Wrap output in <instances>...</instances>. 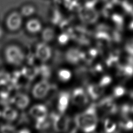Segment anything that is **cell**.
Listing matches in <instances>:
<instances>
[{
	"label": "cell",
	"instance_id": "obj_1",
	"mask_svg": "<svg viewBox=\"0 0 133 133\" xmlns=\"http://www.w3.org/2000/svg\"><path fill=\"white\" fill-rule=\"evenodd\" d=\"M74 118L79 129L86 132H93L98 122L96 105L92 103L83 112L77 114Z\"/></svg>",
	"mask_w": 133,
	"mask_h": 133
},
{
	"label": "cell",
	"instance_id": "obj_2",
	"mask_svg": "<svg viewBox=\"0 0 133 133\" xmlns=\"http://www.w3.org/2000/svg\"><path fill=\"white\" fill-rule=\"evenodd\" d=\"M4 56L7 63L14 66L20 65L25 59V55L21 48L13 44L5 48Z\"/></svg>",
	"mask_w": 133,
	"mask_h": 133
},
{
	"label": "cell",
	"instance_id": "obj_3",
	"mask_svg": "<svg viewBox=\"0 0 133 133\" xmlns=\"http://www.w3.org/2000/svg\"><path fill=\"white\" fill-rule=\"evenodd\" d=\"M52 88L49 83L44 79L34 85L32 90V94L35 98L42 99L48 95Z\"/></svg>",
	"mask_w": 133,
	"mask_h": 133
},
{
	"label": "cell",
	"instance_id": "obj_4",
	"mask_svg": "<svg viewBox=\"0 0 133 133\" xmlns=\"http://www.w3.org/2000/svg\"><path fill=\"white\" fill-rule=\"evenodd\" d=\"M22 16L20 12L12 11L10 13L6 20V25L11 31L18 30L22 25Z\"/></svg>",
	"mask_w": 133,
	"mask_h": 133
},
{
	"label": "cell",
	"instance_id": "obj_5",
	"mask_svg": "<svg viewBox=\"0 0 133 133\" xmlns=\"http://www.w3.org/2000/svg\"><path fill=\"white\" fill-rule=\"evenodd\" d=\"M34 55L36 58L45 62L50 59L52 55L51 49L47 43H39L36 46Z\"/></svg>",
	"mask_w": 133,
	"mask_h": 133
},
{
	"label": "cell",
	"instance_id": "obj_6",
	"mask_svg": "<svg viewBox=\"0 0 133 133\" xmlns=\"http://www.w3.org/2000/svg\"><path fill=\"white\" fill-rule=\"evenodd\" d=\"M98 105L101 110L108 114H115L118 111L117 106L111 96H107L102 99Z\"/></svg>",
	"mask_w": 133,
	"mask_h": 133
},
{
	"label": "cell",
	"instance_id": "obj_7",
	"mask_svg": "<svg viewBox=\"0 0 133 133\" xmlns=\"http://www.w3.org/2000/svg\"><path fill=\"white\" fill-rule=\"evenodd\" d=\"M71 99L73 103L77 107H84L88 103V94L81 87L74 89L72 93Z\"/></svg>",
	"mask_w": 133,
	"mask_h": 133
},
{
	"label": "cell",
	"instance_id": "obj_8",
	"mask_svg": "<svg viewBox=\"0 0 133 133\" xmlns=\"http://www.w3.org/2000/svg\"><path fill=\"white\" fill-rule=\"evenodd\" d=\"M69 117L63 115V113L52 114L51 119L54 129L58 132L65 131Z\"/></svg>",
	"mask_w": 133,
	"mask_h": 133
},
{
	"label": "cell",
	"instance_id": "obj_9",
	"mask_svg": "<svg viewBox=\"0 0 133 133\" xmlns=\"http://www.w3.org/2000/svg\"><path fill=\"white\" fill-rule=\"evenodd\" d=\"M29 113L36 122L44 120L48 116L47 108L42 104H37L33 105L30 109Z\"/></svg>",
	"mask_w": 133,
	"mask_h": 133
},
{
	"label": "cell",
	"instance_id": "obj_10",
	"mask_svg": "<svg viewBox=\"0 0 133 133\" xmlns=\"http://www.w3.org/2000/svg\"><path fill=\"white\" fill-rule=\"evenodd\" d=\"M83 51L76 48H70L64 55L65 59L72 64H77L82 60Z\"/></svg>",
	"mask_w": 133,
	"mask_h": 133
},
{
	"label": "cell",
	"instance_id": "obj_11",
	"mask_svg": "<svg viewBox=\"0 0 133 133\" xmlns=\"http://www.w3.org/2000/svg\"><path fill=\"white\" fill-rule=\"evenodd\" d=\"M11 101L18 109L24 110L29 105L30 99L26 94H18L12 98Z\"/></svg>",
	"mask_w": 133,
	"mask_h": 133
},
{
	"label": "cell",
	"instance_id": "obj_12",
	"mask_svg": "<svg viewBox=\"0 0 133 133\" xmlns=\"http://www.w3.org/2000/svg\"><path fill=\"white\" fill-rule=\"evenodd\" d=\"M70 99V94L68 91L61 92L58 97L57 108L60 113H63L67 109L69 101Z\"/></svg>",
	"mask_w": 133,
	"mask_h": 133
},
{
	"label": "cell",
	"instance_id": "obj_13",
	"mask_svg": "<svg viewBox=\"0 0 133 133\" xmlns=\"http://www.w3.org/2000/svg\"><path fill=\"white\" fill-rule=\"evenodd\" d=\"M104 87L99 84H89L87 87V93L92 100H97L103 93Z\"/></svg>",
	"mask_w": 133,
	"mask_h": 133
},
{
	"label": "cell",
	"instance_id": "obj_14",
	"mask_svg": "<svg viewBox=\"0 0 133 133\" xmlns=\"http://www.w3.org/2000/svg\"><path fill=\"white\" fill-rule=\"evenodd\" d=\"M18 115L17 110L10 106H6L1 112V116L9 122L15 121L17 118Z\"/></svg>",
	"mask_w": 133,
	"mask_h": 133
},
{
	"label": "cell",
	"instance_id": "obj_15",
	"mask_svg": "<svg viewBox=\"0 0 133 133\" xmlns=\"http://www.w3.org/2000/svg\"><path fill=\"white\" fill-rule=\"evenodd\" d=\"M118 76L127 78L133 76V66L127 63L124 65L118 64L117 66Z\"/></svg>",
	"mask_w": 133,
	"mask_h": 133
},
{
	"label": "cell",
	"instance_id": "obj_16",
	"mask_svg": "<svg viewBox=\"0 0 133 133\" xmlns=\"http://www.w3.org/2000/svg\"><path fill=\"white\" fill-rule=\"evenodd\" d=\"M92 74L91 69H88V68L85 66H78L75 70L76 77L84 83H87L89 81L90 75Z\"/></svg>",
	"mask_w": 133,
	"mask_h": 133
},
{
	"label": "cell",
	"instance_id": "obj_17",
	"mask_svg": "<svg viewBox=\"0 0 133 133\" xmlns=\"http://www.w3.org/2000/svg\"><path fill=\"white\" fill-rule=\"evenodd\" d=\"M26 29L31 33H37L41 31L42 25L41 21L35 18L29 20L26 23Z\"/></svg>",
	"mask_w": 133,
	"mask_h": 133
},
{
	"label": "cell",
	"instance_id": "obj_18",
	"mask_svg": "<svg viewBox=\"0 0 133 133\" xmlns=\"http://www.w3.org/2000/svg\"><path fill=\"white\" fill-rule=\"evenodd\" d=\"M32 65H29V66L23 68L21 72L23 76L29 79H33L39 74V68Z\"/></svg>",
	"mask_w": 133,
	"mask_h": 133
},
{
	"label": "cell",
	"instance_id": "obj_19",
	"mask_svg": "<svg viewBox=\"0 0 133 133\" xmlns=\"http://www.w3.org/2000/svg\"><path fill=\"white\" fill-rule=\"evenodd\" d=\"M55 37V31L51 28H46L42 32V38L43 42L45 43L51 42Z\"/></svg>",
	"mask_w": 133,
	"mask_h": 133
},
{
	"label": "cell",
	"instance_id": "obj_20",
	"mask_svg": "<svg viewBox=\"0 0 133 133\" xmlns=\"http://www.w3.org/2000/svg\"><path fill=\"white\" fill-rule=\"evenodd\" d=\"M35 11L36 9L33 5L26 4L21 8L20 12L23 17H30L34 15Z\"/></svg>",
	"mask_w": 133,
	"mask_h": 133
},
{
	"label": "cell",
	"instance_id": "obj_21",
	"mask_svg": "<svg viewBox=\"0 0 133 133\" xmlns=\"http://www.w3.org/2000/svg\"><path fill=\"white\" fill-rule=\"evenodd\" d=\"M78 128H79L77 125V123L75 121L74 117V118L69 117L65 131L68 132L73 133V132H76Z\"/></svg>",
	"mask_w": 133,
	"mask_h": 133
},
{
	"label": "cell",
	"instance_id": "obj_22",
	"mask_svg": "<svg viewBox=\"0 0 133 133\" xmlns=\"http://www.w3.org/2000/svg\"><path fill=\"white\" fill-rule=\"evenodd\" d=\"M57 75L59 79L62 82H67L69 81L72 76L71 71L65 69L59 70Z\"/></svg>",
	"mask_w": 133,
	"mask_h": 133
},
{
	"label": "cell",
	"instance_id": "obj_23",
	"mask_svg": "<svg viewBox=\"0 0 133 133\" xmlns=\"http://www.w3.org/2000/svg\"><path fill=\"white\" fill-rule=\"evenodd\" d=\"M116 128V124L111 119H105L104 122V129L107 132H112L115 131Z\"/></svg>",
	"mask_w": 133,
	"mask_h": 133
},
{
	"label": "cell",
	"instance_id": "obj_24",
	"mask_svg": "<svg viewBox=\"0 0 133 133\" xmlns=\"http://www.w3.org/2000/svg\"><path fill=\"white\" fill-rule=\"evenodd\" d=\"M119 126L122 129L126 130H131L133 129V121L128 118H124V119L119 123Z\"/></svg>",
	"mask_w": 133,
	"mask_h": 133
},
{
	"label": "cell",
	"instance_id": "obj_25",
	"mask_svg": "<svg viewBox=\"0 0 133 133\" xmlns=\"http://www.w3.org/2000/svg\"><path fill=\"white\" fill-rule=\"evenodd\" d=\"M51 121L48 120L47 118L44 120L37 121L36 123V128L38 130L46 129L50 127L51 125Z\"/></svg>",
	"mask_w": 133,
	"mask_h": 133
},
{
	"label": "cell",
	"instance_id": "obj_26",
	"mask_svg": "<svg viewBox=\"0 0 133 133\" xmlns=\"http://www.w3.org/2000/svg\"><path fill=\"white\" fill-rule=\"evenodd\" d=\"M126 92L125 88L122 86H117L113 89V96L115 98H119L123 96Z\"/></svg>",
	"mask_w": 133,
	"mask_h": 133
},
{
	"label": "cell",
	"instance_id": "obj_27",
	"mask_svg": "<svg viewBox=\"0 0 133 133\" xmlns=\"http://www.w3.org/2000/svg\"><path fill=\"white\" fill-rule=\"evenodd\" d=\"M124 49L130 56H133V38L128 39L124 46Z\"/></svg>",
	"mask_w": 133,
	"mask_h": 133
},
{
	"label": "cell",
	"instance_id": "obj_28",
	"mask_svg": "<svg viewBox=\"0 0 133 133\" xmlns=\"http://www.w3.org/2000/svg\"><path fill=\"white\" fill-rule=\"evenodd\" d=\"M39 74H41L45 78L49 77L51 74L50 68L46 65H42L41 66L39 67Z\"/></svg>",
	"mask_w": 133,
	"mask_h": 133
},
{
	"label": "cell",
	"instance_id": "obj_29",
	"mask_svg": "<svg viewBox=\"0 0 133 133\" xmlns=\"http://www.w3.org/2000/svg\"><path fill=\"white\" fill-rule=\"evenodd\" d=\"M70 38H71L70 35L68 34L63 32L58 36L57 39L58 43L60 45H65L69 42Z\"/></svg>",
	"mask_w": 133,
	"mask_h": 133
},
{
	"label": "cell",
	"instance_id": "obj_30",
	"mask_svg": "<svg viewBox=\"0 0 133 133\" xmlns=\"http://www.w3.org/2000/svg\"><path fill=\"white\" fill-rule=\"evenodd\" d=\"M112 77L109 75H106L101 77V78L99 81L98 84L101 87H104L110 84L112 82Z\"/></svg>",
	"mask_w": 133,
	"mask_h": 133
},
{
	"label": "cell",
	"instance_id": "obj_31",
	"mask_svg": "<svg viewBox=\"0 0 133 133\" xmlns=\"http://www.w3.org/2000/svg\"><path fill=\"white\" fill-rule=\"evenodd\" d=\"M1 131L3 132H12L15 131V127L9 124H5L1 127Z\"/></svg>",
	"mask_w": 133,
	"mask_h": 133
},
{
	"label": "cell",
	"instance_id": "obj_32",
	"mask_svg": "<svg viewBox=\"0 0 133 133\" xmlns=\"http://www.w3.org/2000/svg\"><path fill=\"white\" fill-rule=\"evenodd\" d=\"M90 69L92 74H96V73L102 72L103 71V67L100 64H97L92 68H91Z\"/></svg>",
	"mask_w": 133,
	"mask_h": 133
},
{
	"label": "cell",
	"instance_id": "obj_33",
	"mask_svg": "<svg viewBox=\"0 0 133 133\" xmlns=\"http://www.w3.org/2000/svg\"><path fill=\"white\" fill-rule=\"evenodd\" d=\"M30 131L29 130H28L27 129H22V130H20V131H19V132H29Z\"/></svg>",
	"mask_w": 133,
	"mask_h": 133
},
{
	"label": "cell",
	"instance_id": "obj_34",
	"mask_svg": "<svg viewBox=\"0 0 133 133\" xmlns=\"http://www.w3.org/2000/svg\"><path fill=\"white\" fill-rule=\"evenodd\" d=\"M3 35V31H2V30L0 28V38L2 37Z\"/></svg>",
	"mask_w": 133,
	"mask_h": 133
},
{
	"label": "cell",
	"instance_id": "obj_35",
	"mask_svg": "<svg viewBox=\"0 0 133 133\" xmlns=\"http://www.w3.org/2000/svg\"><path fill=\"white\" fill-rule=\"evenodd\" d=\"M130 29L131 30H133V23L130 24Z\"/></svg>",
	"mask_w": 133,
	"mask_h": 133
},
{
	"label": "cell",
	"instance_id": "obj_36",
	"mask_svg": "<svg viewBox=\"0 0 133 133\" xmlns=\"http://www.w3.org/2000/svg\"><path fill=\"white\" fill-rule=\"evenodd\" d=\"M131 98H132L133 99V91H131V93H130V95Z\"/></svg>",
	"mask_w": 133,
	"mask_h": 133
},
{
	"label": "cell",
	"instance_id": "obj_37",
	"mask_svg": "<svg viewBox=\"0 0 133 133\" xmlns=\"http://www.w3.org/2000/svg\"><path fill=\"white\" fill-rule=\"evenodd\" d=\"M131 113H133V105H131Z\"/></svg>",
	"mask_w": 133,
	"mask_h": 133
},
{
	"label": "cell",
	"instance_id": "obj_38",
	"mask_svg": "<svg viewBox=\"0 0 133 133\" xmlns=\"http://www.w3.org/2000/svg\"><path fill=\"white\" fill-rule=\"evenodd\" d=\"M1 116V112L0 111V117Z\"/></svg>",
	"mask_w": 133,
	"mask_h": 133
}]
</instances>
